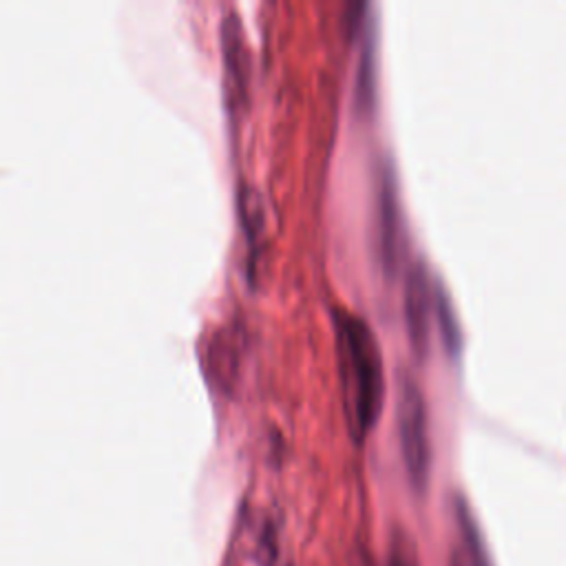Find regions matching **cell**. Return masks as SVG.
Segmentation results:
<instances>
[{
	"instance_id": "obj_1",
	"label": "cell",
	"mask_w": 566,
	"mask_h": 566,
	"mask_svg": "<svg viewBox=\"0 0 566 566\" xmlns=\"http://www.w3.org/2000/svg\"><path fill=\"white\" fill-rule=\"evenodd\" d=\"M332 314L343 411L352 440L360 444L382 411L385 371L380 345L363 316L345 307H334Z\"/></svg>"
},
{
	"instance_id": "obj_2",
	"label": "cell",
	"mask_w": 566,
	"mask_h": 566,
	"mask_svg": "<svg viewBox=\"0 0 566 566\" xmlns=\"http://www.w3.org/2000/svg\"><path fill=\"white\" fill-rule=\"evenodd\" d=\"M396 422H398V444L402 464L413 491L422 493L429 484L431 471V442H429V420L427 405L418 382L400 374L396 394Z\"/></svg>"
},
{
	"instance_id": "obj_8",
	"label": "cell",
	"mask_w": 566,
	"mask_h": 566,
	"mask_svg": "<svg viewBox=\"0 0 566 566\" xmlns=\"http://www.w3.org/2000/svg\"><path fill=\"white\" fill-rule=\"evenodd\" d=\"M455 520H458V528H460V535L464 539V555L469 559V566H491L489 562V555H486V548H484V542H482V535H480V528L467 506V502L462 497L455 500Z\"/></svg>"
},
{
	"instance_id": "obj_6",
	"label": "cell",
	"mask_w": 566,
	"mask_h": 566,
	"mask_svg": "<svg viewBox=\"0 0 566 566\" xmlns=\"http://www.w3.org/2000/svg\"><path fill=\"white\" fill-rule=\"evenodd\" d=\"M376 80H378V29H376V20H367L360 55L356 64V80H354V104L358 111L374 108Z\"/></svg>"
},
{
	"instance_id": "obj_10",
	"label": "cell",
	"mask_w": 566,
	"mask_h": 566,
	"mask_svg": "<svg viewBox=\"0 0 566 566\" xmlns=\"http://www.w3.org/2000/svg\"><path fill=\"white\" fill-rule=\"evenodd\" d=\"M387 566H420L418 548H416L413 539L407 533H402V531L394 533L391 544H389Z\"/></svg>"
},
{
	"instance_id": "obj_5",
	"label": "cell",
	"mask_w": 566,
	"mask_h": 566,
	"mask_svg": "<svg viewBox=\"0 0 566 566\" xmlns=\"http://www.w3.org/2000/svg\"><path fill=\"white\" fill-rule=\"evenodd\" d=\"M433 283L429 281L427 268L416 261L405 281V325L409 343L418 356H424L429 347V323L433 316Z\"/></svg>"
},
{
	"instance_id": "obj_4",
	"label": "cell",
	"mask_w": 566,
	"mask_h": 566,
	"mask_svg": "<svg viewBox=\"0 0 566 566\" xmlns=\"http://www.w3.org/2000/svg\"><path fill=\"white\" fill-rule=\"evenodd\" d=\"M402 214H400V199L396 175L391 164H382L378 175L376 188V237H378V254L382 268L391 274L398 268L400 259V243H402Z\"/></svg>"
},
{
	"instance_id": "obj_3",
	"label": "cell",
	"mask_w": 566,
	"mask_h": 566,
	"mask_svg": "<svg viewBox=\"0 0 566 566\" xmlns=\"http://www.w3.org/2000/svg\"><path fill=\"white\" fill-rule=\"evenodd\" d=\"M221 60H223V102L230 115L243 108L250 80V53L243 27L234 9L221 20Z\"/></svg>"
},
{
	"instance_id": "obj_7",
	"label": "cell",
	"mask_w": 566,
	"mask_h": 566,
	"mask_svg": "<svg viewBox=\"0 0 566 566\" xmlns=\"http://www.w3.org/2000/svg\"><path fill=\"white\" fill-rule=\"evenodd\" d=\"M431 294H433V316L438 318L444 347L451 356H458V352L462 347V338H460V325H458L449 292L444 290V285H440V281H433Z\"/></svg>"
},
{
	"instance_id": "obj_9",
	"label": "cell",
	"mask_w": 566,
	"mask_h": 566,
	"mask_svg": "<svg viewBox=\"0 0 566 566\" xmlns=\"http://www.w3.org/2000/svg\"><path fill=\"white\" fill-rule=\"evenodd\" d=\"M239 210H241V221H243V230H245V239L250 245H254L259 232L265 226V217H263V201L259 197V192L250 186H243L239 192Z\"/></svg>"
}]
</instances>
